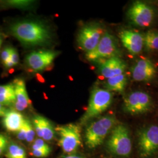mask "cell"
<instances>
[{
  "instance_id": "obj_25",
  "label": "cell",
  "mask_w": 158,
  "mask_h": 158,
  "mask_svg": "<svg viewBox=\"0 0 158 158\" xmlns=\"http://www.w3.org/2000/svg\"><path fill=\"white\" fill-rule=\"evenodd\" d=\"M32 149L42 150L51 152V147H49L46 142L41 138H38L35 140L32 146Z\"/></svg>"
},
{
  "instance_id": "obj_26",
  "label": "cell",
  "mask_w": 158,
  "mask_h": 158,
  "mask_svg": "<svg viewBox=\"0 0 158 158\" xmlns=\"http://www.w3.org/2000/svg\"><path fill=\"white\" fill-rule=\"evenodd\" d=\"M9 143L8 138L4 134L0 133V156L6 152Z\"/></svg>"
},
{
  "instance_id": "obj_17",
  "label": "cell",
  "mask_w": 158,
  "mask_h": 158,
  "mask_svg": "<svg viewBox=\"0 0 158 158\" xmlns=\"http://www.w3.org/2000/svg\"><path fill=\"white\" fill-rule=\"evenodd\" d=\"M23 115L16 110H8L3 117L2 124L8 131L16 132L20 130L24 121Z\"/></svg>"
},
{
  "instance_id": "obj_11",
  "label": "cell",
  "mask_w": 158,
  "mask_h": 158,
  "mask_svg": "<svg viewBox=\"0 0 158 158\" xmlns=\"http://www.w3.org/2000/svg\"><path fill=\"white\" fill-rule=\"evenodd\" d=\"M58 53L55 51H34L26 57V63L34 72L45 70L53 63Z\"/></svg>"
},
{
  "instance_id": "obj_24",
  "label": "cell",
  "mask_w": 158,
  "mask_h": 158,
  "mask_svg": "<svg viewBox=\"0 0 158 158\" xmlns=\"http://www.w3.org/2000/svg\"><path fill=\"white\" fill-rule=\"evenodd\" d=\"M19 55L17 50L15 48H11L10 60L6 63L4 66L6 69H9L16 66L19 62Z\"/></svg>"
},
{
  "instance_id": "obj_8",
  "label": "cell",
  "mask_w": 158,
  "mask_h": 158,
  "mask_svg": "<svg viewBox=\"0 0 158 158\" xmlns=\"http://www.w3.org/2000/svg\"><path fill=\"white\" fill-rule=\"evenodd\" d=\"M153 107L152 97L146 92L136 91L129 93L124 98L123 108L125 113L138 115L148 113Z\"/></svg>"
},
{
  "instance_id": "obj_28",
  "label": "cell",
  "mask_w": 158,
  "mask_h": 158,
  "mask_svg": "<svg viewBox=\"0 0 158 158\" xmlns=\"http://www.w3.org/2000/svg\"><path fill=\"white\" fill-rule=\"evenodd\" d=\"M50 153H51L50 152L42 151V150L32 149V151H31V154L33 156L38 158H46L49 155Z\"/></svg>"
},
{
  "instance_id": "obj_10",
  "label": "cell",
  "mask_w": 158,
  "mask_h": 158,
  "mask_svg": "<svg viewBox=\"0 0 158 158\" xmlns=\"http://www.w3.org/2000/svg\"><path fill=\"white\" fill-rule=\"evenodd\" d=\"M106 31L102 25L92 23L82 27L77 35L79 47L86 53L94 50Z\"/></svg>"
},
{
  "instance_id": "obj_14",
  "label": "cell",
  "mask_w": 158,
  "mask_h": 158,
  "mask_svg": "<svg viewBox=\"0 0 158 158\" xmlns=\"http://www.w3.org/2000/svg\"><path fill=\"white\" fill-rule=\"evenodd\" d=\"M127 64L119 57H113L100 62L98 72L106 79L124 73Z\"/></svg>"
},
{
  "instance_id": "obj_18",
  "label": "cell",
  "mask_w": 158,
  "mask_h": 158,
  "mask_svg": "<svg viewBox=\"0 0 158 158\" xmlns=\"http://www.w3.org/2000/svg\"><path fill=\"white\" fill-rule=\"evenodd\" d=\"M128 83V77L125 73L107 79L105 81V87L110 91L123 93Z\"/></svg>"
},
{
  "instance_id": "obj_30",
  "label": "cell",
  "mask_w": 158,
  "mask_h": 158,
  "mask_svg": "<svg viewBox=\"0 0 158 158\" xmlns=\"http://www.w3.org/2000/svg\"><path fill=\"white\" fill-rule=\"evenodd\" d=\"M62 158H85L82 155L77 154V153H74V154H71V155H68L66 156H64Z\"/></svg>"
},
{
  "instance_id": "obj_1",
  "label": "cell",
  "mask_w": 158,
  "mask_h": 158,
  "mask_svg": "<svg viewBox=\"0 0 158 158\" xmlns=\"http://www.w3.org/2000/svg\"><path fill=\"white\" fill-rule=\"evenodd\" d=\"M12 35L26 46L44 45L51 40V32L45 24L35 21H21L12 24Z\"/></svg>"
},
{
  "instance_id": "obj_3",
  "label": "cell",
  "mask_w": 158,
  "mask_h": 158,
  "mask_svg": "<svg viewBox=\"0 0 158 158\" xmlns=\"http://www.w3.org/2000/svg\"><path fill=\"white\" fill-rule=\"evenodd\" d=\"M112 93L106 89L95 87L91 91L88 107L80 119V125L87 124L106 111L113 102Z\"/></svg>"
},
{
  "instance_id": "obj_15",
  "label": "cell",
  "mask_w": 158,
  "mask_h": 158,
  "mask_svg": "<svg viewBox=\"0 0 158 158\" xmlns=\"http://www.w3.org/2000/svg\"><path fill=\"white\" fill-rule=\"evenodd\" d=\"M33 127L36 134L45 141H51L55 136V129L50 121L45 117L36 115L33 119Z\"/></svg>"
},
{
  "instance_id": "obj_27",
  "label": "cell",
  "mask_w": 158,
  "mask_h": 158,
  "mask_svg": "<svg viewBox=\"0 0 158 158\" xmlns=\"http://www.w3.org/2000/svg\"><path fill=\"white\" fill-rule=\"evenodd\" d=\"M10 53H11V48L6 47L1 53V60L4 66H5L6 63L10 60Z\"/></svg>"
},
{
  "instance_id": "obj_13",
  "label": "cell",
  "mask_w": 158,
  "mask_h": 158,
  "mask_svg": "<svg viewBox=\"0 0 158 158\" xmlns=\"http://www.w3.org/2000/svg\"><path fill=\"white\" fill-rule=\"evenodd\" d=\"M119 36L123 46L131 55H136L141 52L143 48V35L130 29L120 31Z\"/></svg>"
},
{
  "instance_id": "obj_21",
  "label": "cell",
  "mask_w": 158,
  "mask_h": 158,
  "mask_svg": "<svg viewBox=\"0 0 158 158\" xmlns=\"http://www.w3.org/2000/svg\"><path fill=\"white\" fill-rule=\"evenodd\" d=\"M143 35V48L147 52L158 51V31L149 30Z\"/></svg>"
},
{
  "instance_id": "obj_16",
  "label": "cell",
  "mask_w": 158,
  "mask_h": 158,
  "mask_svg": "<svg viewBox=\"0 0 158 158\" xmlns=\"http://www.w3.org/2000/svg\"><path fill=\"white\" fill-rule=\"evenodd\" d=\"M15 94V102L14 106L18 111H23L30 106L31 102L29 98L26 85L24 80L22 79L14 80L13 83Z\"/></svg>"
},
{
  "instance_id": "obj_12",
  "label": "cell",
  "mask_w": 158,
  "mask_h": 158,
  "mask_svg": "<svg viewBox=\"0 0 158 158\" xmlns=\"http://www.w3.org/2000/svg\"><path fill=\"white\" fill-rule=\"evenodd\" d=\"M132 78L136 81H149L152 80L158 73L155 65L148 59L138 60L131 68Z\"/></svg>"
},
{
  "instance_id": "obj_31",
  "label": "cell",
  "mask_w": 158,
  "mask_h": 158,
  "mask_svg": "<svg viewBox=\"0 0 158 158\" xmlns=\"http://www.w3.org/2000/svg\"><path fill=\"white\" fill-rule=\"evenodd\" d=\"M2 40L1 36L0 35V49H1V45H2Z\"/></svg>"
},
{
  "instance_id": "obj_20",
  "label": "cell",
  "mask_w": 158,
  "mask_h": 158,
  "mask_svg": "<svg viewBox=\"0 0 158 158\" xmlns=\"http://www.w3.org/2000/svg\"><path fill=\"white\" fill-rule=\"evenodd\" d=\"M35 134L33 125L29 119L25 118L21 128L17 132L18 139L21 141H26L29 143H31L34 141Z\"/></svg>"
},
{
  "instance_id": "obj_23",
  "label": "cell",
  "mask_w": 158,
  "mask_h": 158,
  "mask_svg": "<svg viewBox=\"0 0 158 158\" xmlns=\"http://www.w3.org/2000/svg\"><path fill=\"white\" fill-rule=\"evenodd\" d=\"M34 3L33 1H7L6 2V4L11 7L19 8H24L27 9L30 8Z\"/></svg>"
},
{
  "instance_id": "obj_7",
  "label": "cell",
  "mask_w": 158,
  "mask_h": 158,
  "mask_svg": "<svg viewBox=\"0 0 158 158\" xmlns=\"http://www.w3.org/2000/svg\"><path fill=\"white\" fill-rule=\"evenodd\" d=\"M155 15V11L152 6L140 1L134 2L127 12L131 23L140 28L149 27L153 22Z\"/></svg>"
},
{
  "instance_id": "obj_22",
  "label": "cell",
  "mask_w": 158,
  "mask_h": 158,
  "mask_svg": "<svg viewBox=\"0 0 158 158\" xmlns=\"http://www.w3.org/2000/svg\"><path fill=\"white\" fill-rule=\"evenodd\" d=\"M6 158H27L25 149L15 142H10L6 151Z\"/></svg>"
},
{
  "instance_id": "obj_2",
  "label": "cell",
  "mask_w": 158,
  "mask_h": 158,
  "mask_svg": "<svg viewBox=\"0 0 158 158\" xmlns=\"http://www.w3.org/2000/svg\"><path fill=\"white\" fill-rule=\"evenodd\" d=\"M116 124L117 119L113 115L103 116L92 122L87 126L85 131L86 146L93 149L101 145Z\"/></svg>"
},
{
  "instance_id": "obj_6",
  "label": "cell",
  "mask_w": 158,
  "mask_h": 158,
  "mask_svg": "<svg viewBox=\"0 0 158 158\" xmlns=\"http://www.w3.org/2000/svg\"><path fill=\"white\" fill-rule=\"evenodd\" d=\"M55 131L59 135V145L68 155L76 153L81 144V128L79 125L68 124L57 126Z\"/></svg>"
},
{
  "instance_id": "obj_5",
  "label": "cell",
  "mask_w": 158,
  "mask_h": 158,
  "mask_svg": "<svg viewBox=\"0 0 158 158\" xmlns=\"http://www.w3.org/2000/svg\"><path fill=\"white\" fill-rule=\"evenodd\" d=\"M120 51L118 44L113 35L106 32L96 48L85 53V59L90 62H98L111 58L119 57Z\"/></svg>"
},
{
  "instance_id": "obj_9",
  "label": "cell",
  "mask_w": 158,
  "mask_h": 158,
  "mask_svg": "<svg viewBox=\"0 0 158 158\" xmlns=\"http://www.w3.org/2000/svg\"><path fill=\"white\" fill-rule=\"evenodd\" d=\"M138 148L142 158L152 156L158 150V126L149 125L138 133Z\"/></svg>"
},
{
  "instance_id": "obj_19",
  "label": "cell",
  "mask_w": 158,
  "mask_h": 158,
  "mask_svg": "<svg viewBox=\"0 0 158 158\" xmlns=\"http://www.w3.org/2000/svg\"><path fill=\"white\" fill-rule=\"evenodd\" d=\"M15 94L13 84L0 85V104L2 106L14 105Z\"/></svg>"
},
{
  "instance_id": "obj_29",
  "label": "cell",
  "mask_w": 158,
  "mask_h": 158,
  "mask_svg": "<svg viewBox=\"0 0 158 158\" xmlns=\"http://www.w3.org/2000/svg\"><path fill=\"white\" fill-rule=\"evenodd\" d=\"M7 111L8 110H6L4 106L0 104V117H3L6 115Z\"/></svg>"
},
{
  "instance_id": "obj_4",
  "label": "cell",
  "mask_w": 158,
  "mask_h": 158,
  "mask_svg": "<svg viewBox=\"0 0 158 158\" xmlns=\"http://www.w3.org/2000/svg\"><path fill=\"white\" fill-rule=\"evenodd\" d=\"M109 152L118 156H128L132 151V141L129 130L124 124L116 125L107 141Z\"/></svg>"
}]
</instances>
